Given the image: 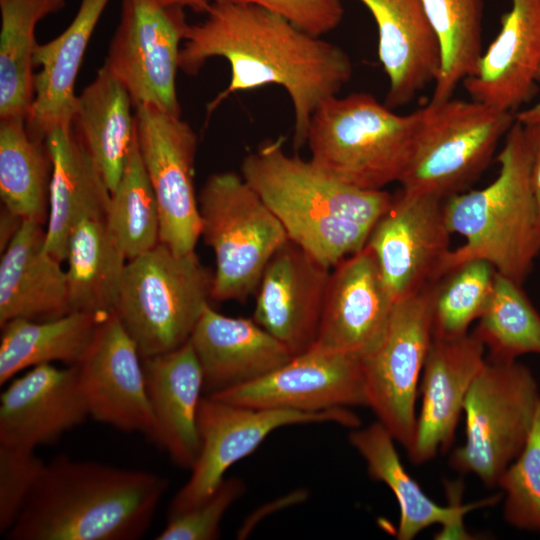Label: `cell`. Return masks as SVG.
I'll list each match as a JSON object with an SVG mask.
<instances>
[{
    "label": "cell",
    "mask_w": 540,
    "mask_h": 540,
    "mask_svg": "<svg viewBox=\"0 0 540 540\" xmlns=\"http://www.w3.org/2000/svg\"><path fill=\"white\" fill-rule=\"evenodd\" d=\"M421 118L401 190L445 200L463 192L488 167L516 121L513 113L470 99L420 108Z\"/></svg>",
    "instance_id": "ba28073f"
},
{
    "label": "cell",
    "mask_w": 540,
    "mask_h": 540,
    "mask_svg": "<svg viewBox=\"0 0 540 540\" xmlns=\"http://www.w3.org/2000/svg\"><path fill=\"white\" fill-rule=\"evenodd\" d=\"M433 339L428 286L395 302L383 335L360 357L367 407L408 452L420 377Z\"/></svg>",
    "instance_id": "30bf717a"
},
{
    "label": "cell",
    "mask_w": 540,
    "mask_h": 540,
    "mask_svg": "<svg viewBox=\"0 0 540 540\" xmlns=\"http://www.w3.org/2000/svg\"><path fill=\"white\" fill-rule=\"evenodd\" d=\"M65 260L70 311L114 313L128 261L104 219H86L73 230Z\"/></svg>",
    "instance_id": "f546056e"
},
{
    "label": "cell",
    "mask_w": 540,
    "mask_h": 540,
    "mask_svg": "<svg viewBox=\"0 0 540 540\" xmlns=\"http://www.w3.org/2000/svg\"><path fill=\"white\" fill-rule=\"evenodd\" d=\"M485 347L472 333L433 338L419 384L421 406L407 452L419 465L452 445L468 392L486 363Z\"/></svg>",
    "instance_id": "d6986e66"
},
{
    "label": "cell",
    "mask_w": 540,
    "mask_h": 540,
    "mask_svg": "<svg viewBox=\"0 0 540 540\" xmlns=\"http://www.w3.org/2000/svg\"><path fill=\"white\" fill-rule=\"evenodd\" d=\"M110 0H81L69 26L51 41L38 44L33 58V100L25 125L28 135L46 142L57 129L71 128L78 95L75 84L92 34Z\"/></svg>",
    "instance_id": "603a6c76"
},
{
    "label": "cell",
    "mask_w": 540,
    "mask_h": 540,
    "mask_svg": "<svg viewBox=\"0 0 540 540\" xmlns=\"http://www.w3.org/2000/svg\"><path fill=\"white\" fill-rule=\"evenodd\" d=\"M499 173L486 187L443 201L446 225L465 242L440 262L434 282L472 260L522 284L540 253V223L530 183V154L517 120L497 156ZM433 282V283H434Z\"/></svg>",
    "instance_id": "277c9868"
},
{
    "label": "cell",
    "mask_w": 540,
    "mask_h": 540,
    "mask_svg": "<svg viewBox=\"0 0 540 540\" xmlns=\"http://www.w3.org/2000/svg\"><path fill=\"white\" fill-rule=\"evenodd\" d=\"M52 159L45 250L65 261L73 230L86 219L106 217L111 192L71 128L46 139Z\"/></svg>",
    "instance_id": "83f0119b"
},
{
    "label": "cell",
    "mask_w": 540,
    "mask_h": 540,
    "mask_svg": "<svg viewBox=\"0 0 540 540\" xmlns=\"http://www.w3.org/2000/svg\"><path fill=\"white\" fill-rule=\"evenodd\" d=\"M134 108L138 149L159 208L160 242L178 254L195 252L201 237L197 135L181 116L150 104Z\"/></svg>",
    "instance_id": "4fadbf2b"
},
{
    "label": "cell",
    "mask_w": 540,
    "mask_h": 540,
    "mask_svg": "<svg viewBox=\"0 0 540 540\" xmlns=\"http://www.w3.org/2000/svg\"><path fill=\"white\" fill-rule=\"evenodd\" d=\"M52 159L46 142L32 139L25 118H0L2 206L23 220L46 224Z\"/></svg>",
    "instance_id": "d6a6232c"
},
{
    "label": "cell",
    "mask_w": 540,
    "mask_h": 540,
    "mask_svg": "<svg viewBox=\"0 0 540 540\" xmlns=\"http://www.w3.org/2000/svg\"><path fill=\"white\" fill-rule=\"evenodd\" d=\"M241 175L283 225L291 241L332 268L360 251L393 195L345 183L311 160L288 155L283 140L244 157Z\"/></svg>",
    "instance_id": "3957f363"
},
{
    "label": "cell",
    "mask_w": 540,
    "mask_h": 540,
    "mask_svg": "<svg viewBox=\"0 0 540 540\" xmlns=\"http://www.w3.org/2000/svg\"><path fill=\"white\" fill-rule=\"evenodd\" d=\"M163 5L179 6L184 9L188 8L191 11L199 14H206L213 1L212 0H156Z\"/></svg>",
    "instance_id": "ee69618b"
},
{
    "label": "cell",
    "mask_w": 540,
    "mask_h": 540,
    "mask_svg": "<svg viewBox=\"0 0 540 540\" xmlns=\"http://www.w3.org/2000/svg\"><path fill=\"white\" fill-rule=\"evenodd\" d=\"M310 423H335L353 429L360 426V419L347 408L320 412L261 409L202 397L197 414L200 453L189 480L171 501L169 514L183 512L209 498L227 469L250 455L272 431Z\"/></svg>",
    "instance_id": "7c38bea8"
},
{
    "label": "cell",
    "mask_w": 540,
    "mask_h": 540,
    "mask_svg": "<svg viewBox=\"0 0 540 540\" xmlns=\"http://www.w3.org/2000/svg\"><path fill=\"white\" fill-rule=\"evenodd\" d=\"M66 0H0V118L26 119L33 100L37 24Z\"/></svg>",
    "instance_id": "1f68e13d"
},
{
    "label": "cell",
    "mask_w": 540,
    "mask_h": 540,
    "mask_svg": "<svg viewBox=\"0 0 540 540\" xmlns=\"http://www.w3.org/2000/svg\"><path fill=\"white\" fill-rule=\"evenodd\" d=\"M201 237L216 260L212 299L244 302L289 237L271 209L233 171L211 174L198 195Z\"/></svg>",
    "instance_id": "52a82bcc"
},
{
    "label": "cell",
    "mask_w": 540,
    "mask_h": 540,
    "mask_svg": "<svg viewBox=\"0 0 540 540\" xmlns=\"http://www.w3.org/2000/svg\"><path fill=\"white\" fill-rule=\"evenodd\" d=\"M472 334L488 351L490 362H512L540 355V313L522 284L496 272L489 302Z\"/></svg>",
    "instance_id": "e575fe53"
},
{
    "label": "cell",
    "mask_w": 540,
    "mask_h": 540,
    "mask_svg": "<svg viewBox=\"0 0 540 540\" xmlns=\"http://www.w3.org/2000/svg\"><path fill=\"white\" fill-rule=\"evenodd\" d=\"M213 57L229 63L231 78L227 88L207 105V115L233 93L281 86L293 106L296 149L306 144L315 110L338 94L353 70L342 48L284 17L254 5L223 2H213L203 22L188 25L179 69L197 75Z\"/></svg>",
    "instance_id": "6da1fadb"
},
{
    "label": "cell",
    "mask_w": 540,
    "mask_h": 540,
    "mask_svg": "<svg viewBox=\"0 0 540 540\" xmlns=\"http://www.w3.org/2000/svg\"><path fill=\"white\" fill-rule=\"evenodd\" d=\"M105 224L127 261L160 242L159 208L141 159L136 133L123 174L111 192Z\"/></svg>",
    "instance_id": "d590c367"
},
{
    "label": "cell",
    "mask_w": 540,
    "mask_h": 540,
    "mask_svg": "<svg viewBox=\"0 0 540 540\" xmlns=\"http://www.w3.org/2000/svg\"><path fill=\"white\" fill-rule=\"evenodd\" d=\"M523 127L530 154V183L540 223V122Z\"/></svg>",
    "instance_id": "b9f144b4"
},
{
    "label": "cell",
    "mask_w": 540,
    "mask_h": 540,
    "mask_svg": "<svg viewBox=\"0 0 540 540\" xmlns=\"http://www.w3.org/2000/svg\"><path fill=\"white\" fill-rule=\"evenodd\" d=\"M76 368L89 416L123 432H138L155 440L142 358L115 312L100 321Z\"/></svg>",
    "instance_id": "2e32d148"
},
{
    "label": "cell",
    "mask_w": 540,
    "mask_h": 540,
    "mask_svg": "<svg viewBox=\"0 0 540 540\" xmlns=\"http://www.w3.org/2000/svg\"><path fill=\"white\" fill-rule=\"evenodd\" d=\"M237 5H254L278 14L305 32L322 36L342 21V0H212Z\"/></svg>",
    "instance_id": "60d3db41"
},
{
    "label": "cell",
    "mask_w": 540,
    "mask_h": 540,
    "mask_svg": "<svg viewBox=\"0 0 540 540\" xmlns=\"http://www.w3.org/2000/svg\"><path fill=\"white\" fill-rule=\"evenodd\" d=\"M155 421V442L175 464L192 468L201 449L197 414L203 373L190 341L168 353L142 358Z\"/></svg>",
    "instance_id": "cb8c5ba5"
},
{
    "label": "cell",
    "mask_w": 540,
    "mask_h": 540,
    "mask_svg": "<svg viewBox=\"0 0 540 540\" xmlns=\"http://www.w3.org/2000/svg\"><path fill=\"white\" fill-rule=\"evenodd\" d=\"M515 116L516 120L523 125L540 122V100L532 107L517 112Z\"/></svg>",
    "instance_id": "f6af8a7d"
},
{
    "label": "cell",
    "mask_w": 540,
    "mask_h": 540,
    "mask_svg": "<svg viewBox=\"0 0 540 540\" xmlns=\"http://www.w3.org/2000/svg\"><path fill=\"white\" fill-rule=\"evenodd\" d=\"M189 341L201 365L206 396L257 380L293 357L253 318L226 316L210 305Z\"/></svg>",
    "instance_id": "7402d4cb"
},
{
    "label": "cell",
    "mask_w": 540,
    "mask_h": 540,
    "mask_svg": "<svg viewBox=\"0 0 540 540\" xmlns=\"http://www.w3.org/2000/svg\"><path fill=\"white\" fill-rule=\"evenodd\" d=\"M103 319L94 314L73 311L51 320L8 321L1 326V385L26 368L53 362L69 366L78 364Z\"/></svg>",
    "instance_id": "4dcf8cb0"
},
{
    "label": "cell",
    "mask_w": 540,
    "mask_h": 540,
    "mask_svg": "<svg viewBox=\"0 0 540 540\" xmlns=\"http://www.w3.org/2000/svg\"><path fill=\"white\" fill-rule=\"evenodd\" d=\"M124 86L104 67L78 95L71 130L110 192L120 181L135 135V113Z\"/></svg>",
    "instance_id": "f1b7e54d"
},
{
    "label": "cell",
    "mask_w": 540,
    "mask_h": 540,
    "mask_svg": "<svg viewBox=\"0 0 540 540\" xmlns=\"http://www.w3.org/2000/svg\"><path fill=\"white\" fill-rule=\"evenodd\" d=\"M245 491L242 480L223 479L214 493L202 503L180 513L169 514L157 540H212L219 538L220 523L228 508Z\"/></svg>",
    "instance_id": "f35d334b"
},
{
    "label": "cell",
    "mask_w": 540,
    "mask_h": 540,
    "mask_svg": "<svg viewBox=\"0 0 540 540\" xmlns=\"http://www.w3.org/2000/svg\"><path fill=\"white\" fill-rule=\"evenodd\" d=\"M188 25L182 7L121 0L103 66L124 86L134 107L150 104L181 116L176 76Z\"/></svg>",
    "instance_id": "8fae6325"
},
{
    "label": "cell",
    "mask_w": 540,
    "mask_h": 540,
    "mask_svg": "<svg viewBox=\"0 0 540 540\" xmlns=\"http://www.w3.org/2000/svg\"><path fill=\"white\" fill-rule=\"evenodd\" d=\"M496 270L483 260L456 267L428 285L433 338L453 339L468 334L492 294Z\"/></svg>",
    "instance_id": "8d00e7d4"
},
{
    "label": "cell",
    "mask_w": 540,
    "mask_h": 540,
    "mask_svg": "<svg viewBox=\"0 0 540 540\" xmlns=\"http://www.w3.org/2000/svg\"><path fill=\"white\" fill-rule=\"evenodd\" d=\"M394 304L366 244L330 272L312 348L363 356L383 335Z\"/></svg>",
    "instance_id": "ac0fdd59"
},
{
    "label": "cell",
    "mask_w": 540,
    "mask_h": 540,
    "mask_svg": "<svg viewBox=\"0 0 540 540\" xmlns=\"http://www.w3.org/2000/svg\"><path fill=\"white\" fill-rule=\"evenodd\" d=\"M360 1L377 25L378 57L389 82L385 105H405L438 76L436 36L420 0Z\"/></svg>",
    "instance_id": "d4e9b609"
},
{
    "label": "cell",
    "mask_w": 540,
    "mask_h": 540,
    "mask_svg": "<svg viewBox=\"0 0 540 540\" xmlns=\"http://www.w3.org/2000/svg\"><path fill=\"white\" fill-rule=\"evenodd\" d=\"M348 440L365 460L370 477L384 483L395 496L400 511L399 540H411L433 525L442 526L440 535L445 538H470L464 527L465 515L499 500L495 496L464 505L436 503L406 471L395 448V439L379 421L353 428Z\"/></svg>",
    "instance_id": "4316f807"
},
{
    "label": "cell",
    "mask_w": 540,
    "mask_h": 540,
    "mask_svg": "<svg viewBox=\"0 0 540 540\" xmlns=\"http://www.w3.org/2000/svg\"><path fill=\"white\" fill-rule=\"evenodd\" d=\"M168 481L156 473L58 455L44 469L11 540H135L151 526Z\"/></svg>",
    "instance_id": "7a4b0ae2"
},
{
    "label": "cell",
    "mask_w": 540,
    "mask_h": 540,
    "mask_svg": "<svg viewBox=\"0 0 540 540\" xmlns=\"http://www.w3.org/2000/svg\"><path fill=\"white\" fill-rule=\"evenodd\" d=\"M540 81V0H511L501 28L463 83L471 99L513 114Z\"/></svg>",
    "instance_id": "44dd1931"
},
{
    "label": "cell",
    "mask_w": 540,
    "mask_h": 540,
    "mask_svg": "<svg viewBox=\"0 0 540 540\" xmlns=\"http://www.w3.org/2000/svg\"><path fill=\"white\" fill-rule=\"evenodd\" d=\"M88 416L76 365H37L1 394L0 445L35 450L54 443Z\"/></svg>",
    "instance_id": "ffe728a7"
},
{
    "label": "cell",
    "mask_w": 540,
    "mask_h": 540,
    "mask_svg": "<svg viewBox=\"0 0 540 540\" xmlns=\"http://www.w3.org/2000/svg\"><path fill=\"white\" fill-rule=\"evenodd\" d=\"M442 199L402 190L374 225L367 245L373 251L394 302L418 294L434 282L450 251Z\"/></svg>",
    "instance_id": "5bb4252c"
},
{
    "label": "cell",
    "mask_w": 540,
    "mask_h": 540,
    "mask_svg": "<svg viewBox=\"0 0 540 540\" xmlns=\"http://www.w3.org/2000/svg\"><path fill=\"white\" fill-rule=\"evenodd\" d=\"M213 273L196 252L178 254L159 242L127 262L115 308L141 358L189 341L212 299Z\"/></svg>",
    "instance_id": "8992f818"
},
{
    "label": "cell",
    "mask_w": 540,
    "mask_h": 540,
    "mask_svg": "<svg viewBox=\"0 0 540 540\" xmlns=\"http://www.w3.org/2000/svg\"><path fill=\"white\" fill-rule=\"evenodd\" d=\"M330 269L288 239L264 270L252 318L293 356L316 341Z\"/></svg>",
    "instance_id": "e0dca14e"
},
{
    "label": "cell",
    "mask_w": 540,
    "mask_h": 540,
    "mask_svg": "<svg viewBox=\"0 0 540 540\" xmlns=\"http://www.w3.org/2000/svg\"><path fill=\"white\" fill-rule=\"evenodd\" d=\"M23 219L8 210L7 208H1L0 215V250L1 253L6 249L13 237L18 232L23 223Z\"/></svg>",
    "instance_id": "7bdbcfd3"
},
{
    "label": "cell",
    "mask_w": 540,
    "mask_h": 540,
    "mask_svg": "<svg viewBox=\"0 0 540 540\" xmlns=\"http://www.w3.org/2000/svg\"><path fill=\"white\" fill-rule=\"evenodd\" d=\"M539 401L538 383L527 366L486 360L466 397L465 441L450 455V466L496 486L524 448Z\"/></svg>",
    "instance_id": "9c48e42d"
},
{
    "label": "cell",
    "mask_w": 540,
    "mask_h": 540,
    "mask_svg": "<svg viewBox=\"0 0 540 540\" xmlns=\"http://www.w3.org/2000/svg\"><path fill=\"white\" fill-rule=\"evenodd\" d=\"M45 463L34 450L0 445V533L6 534L19 517Z\"/></svg>",
    "instance_id": "ab89813d"
},
{
    "label": "cell",
    "mask_w": 540,
    "mask_h": 540,
    "mask_svg": "<svg viewBox=\"0 0 540 540\" xmlns=\"http://www.w3.org/2000/svg\"><path fill=\"white\" fill-rule=\"evenodd\" d=\"M209 397L251 408L302 412L367 407L360 357L315 348L257 380Z\"/></svg>",
    "instance_id": "9a60e30c"
},
{
    "label": "cell",
    "mask_w": 540,
    "mask_h": 540,
    "mask_svg": "<svg viewBox=\"0 0 540 540\" xmlns=\"http://www.w3.org/2000/svg\"><path fill=\"white\" fill-rule=\"evenodd\" d=\"M436 36L440 68L430 101L453 96L458 84L471 77L482 56L484 0H420Z\"/></svg>",
    "instance_id": "836d02e7"
},
{
    "label": "cell",
    "mask_w": 540,
    "mask_h": 540,
    "mask_svg": "<svg viewBox=\"0 0 540 540\" xmlns=\"http://www.w3.org/2000/svg\"><path fill=\"white\" fill-rule=\"evenodd\" d=\"M420 109L397 114L367 93L333 96L312 115L311 161L340 181L369 190L400 182L410 162Z\"/></svg>",
    "instance_id": "5b68a950"
},
{
    "label": "cell",
    "mask_w": 540,
    "mask_h": 540,
    "mask_svg": "<svg viewBox=\"0 0 540 540\" xmlns=\"http://www.w3.org/2000/svg\"><path fill=\"white\" fill-rule=\"evenodd\" d=\"M44 244V224L24 220L1 253L0 327L13 319L44 321L71 312L66 270Z\"/></svg>",
    "instance_id": "484cf974"
},
{
    "label": "cell",
    "mask_w": 540,
    "mask_h": 540,
    "mask_svg": "<svg viewBox=\"0 0 540 540\" xmlns=\"http://www.w3.org/2000/svg\"><path fill=\"white\" fill-rule=\"evenodd\" d=\"M496 486L504 494V520L516 529L540 533V401L524 448Z\"/></svg>",
    "instance_id": "74e56055"
}]
</instances>
